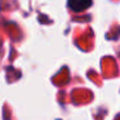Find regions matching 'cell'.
<instances>
[{"mask_svg": "<svg viewBox=\"0 0 120 120\" xmlns=\"http://www.w3.org/2000/svg\"><path fill=\"white\" fill-rule=\"evenodd\" d=\"M92 5V0H68V7L74 12H83Z\"/></svg>", "mask_w": 120, "mask_h": 120, "instance_id": "cell-1", "label": "cell"}]
</instances>
